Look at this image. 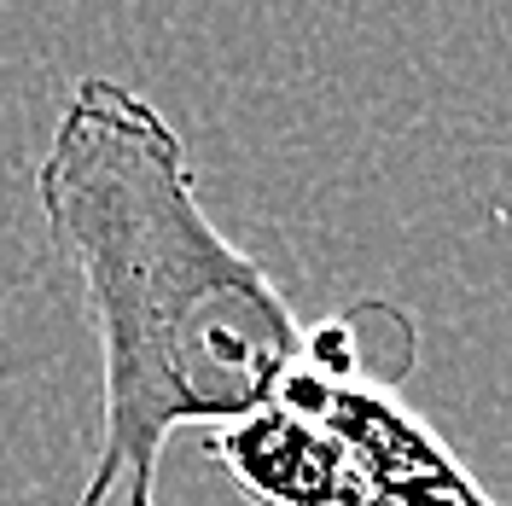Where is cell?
<instances>
[{"mask_svg":"<svg viewBox=\"0 0 512 506\" xmlns=\"http://www.w3.org/2000/svg\"><path fill=\"white\" fill-rule=\"evenodd\" d=\"M35 204L99 338V448L70 506H158L181 425H233L303 367V320L210 222L187 140L140 88L82 76L35 163Z\"/></svg>","mask_w":512,"mask_h":506,"instance_id":"cell-1","label":"cell"},{"mask_svg":"<svg viewBox=\"0 0 512 506\" xmlns=\"http://www.w3.org/2000/svg\"><path fill=\"white\" fill-rule=\"evenodd\" d=\"M210 454L262 506H367V477L350 448L338 443V431H326L315 413L291 408L280 396L222 425Z\"/></svg>","mask_w":512,"mask_h":506,"instance_id":"cell-2","label":"cell"},{"mask_svg":"<svg viewBox=\"0 0 512 506\" xmlns=\"http://www.w3.org/2000/svg\"><path fill=\"white\" fill-rule=\"evenodd\" d=\"M414 355L419 326L396 303H355L320 326H303V373L338 390H390Z\"/></svg>","mask_w":512,"mask_h":506,"instance_id":"cell-3","label":"cell"},{"mask_svg":"<svg viewBox=\"0 0 512 506\" xmlns=\"http://www.w3.org/2000/svg\"><path fill=\"white\" fill-rule=\"evenodd\" d=\"M367 506H501L478 477L460 466V454L443 460L437 472H419L408 483H384V489H367Z\"/></svg>","mask_w":512,"mask_h":506,"instance_id":"cell-4","label":"cell"}]
</instances>
